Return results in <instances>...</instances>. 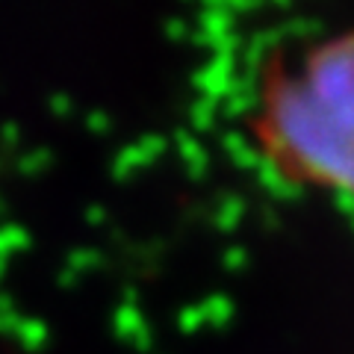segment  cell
Returning a JSON list of instances; mask_svg holds the SVG:
<instances>
[{"mask_svg": "<svg viewBox=\"0 0 354 354\" xmlns=\"http://www.w3.org/2000/svg\"><path fill=\"white\" fill-rule=\"evenodd\" d=\"M92 263H95V254H92V251H86V248L68 254V269H71V272H77V269H88Z\"/></svg>", "mask_w": 354, "mask_h": 354, "instance_id": "cell-8", "label": "cell"}, {"mask_svg": "<svg viewBox=\"0 0 354 354\" xmlns=\"http://www.w3.org/2000/svg\"><path fill=\"white\" fill-rule=\"evenodd\" d=\"M0 310H15V298L9 292H0Z\"/></svg>", "mask_w": 354, "mask_h": 354, "instance_id": "cell-10", "label": "cell"}, {"mask_svg": "<svg viewBox=\"0 0 354 354\" xmlns=\"http://www.w3.org/2000/svg\"><path fill=\"white\" fill-rule=\"evenodd\" d=\"M88 221H101V209H88Z\"/></svg>", "mask_w": 354, "mask_h": 354, "instance_id": "cell-12", "label": "cell"}, {"mask_svg": "<svg viewBox=\"0 0 354 354\" xmlns=\"http://www.w3.org/2000/svg\"><path fill=\"white\" fill-rule=\"evenodd\" d=\"M242 130L272 180L334 198L354 216V24L266 50Z\"/></svg>", "mask_w": 354, "mask_h": 354, "instance_id": "cell-1", "label": "cell"}, {"mask_svg": "<svg viewBox=\"0 0 354 354\" xmlns=\"http://www.w3.org/2000/svg\"><path fill=\"white\" fill-rule=\"evenodd\" d=\"M50 113L57 115V118H68L74 113V104H71V95H65V92H57V95H50Z\"/></svg>", "mask_w": 354, "mask_h": 354, "instance_id": "cell-6", "label": "cell"}, {"mask_svg": "<svg viewBox=\"0 0 354 354\" xmlns=\"http://www.w3.org/2000/svg\"><path fill=\"white\" fill-rule=\"evenodd\" d=\"M104 124H106L104 115H88V127H97V130H101Z\"/></svg>", "mask_w": 354, "mask_h": 354, "instance_id": "cell-11", "label": "cell"}, {"mask_svg": "<svg viewBox=\"0 0 354 354\" xmlns=\"http://www.w3.org/2000/svg\"><path fill=\"white\" fill-rule=\"evenodd\" d=\"M30 245H32V236L24 225H15V221L0 225V257L3 260H9L18 251H27Z\"/></svg>", "mask_w": 354, "mask_h": 354, "instance_id": "cell-3", "label": "cell"}, {"mask_svg": "<svg viewBox=\"0 0 354 354\" xmlns=\"http://www.w3.org/2000/svg\"><path fill=\"white\" fill-rule=\"evenodd\" d=\"M74 283H77V274L74 272H68V269L59 272V286H62V290H68V286H74Z\"/></svg>", "mask_w": 354, "mask_h": 354, "instance_id": "cell-9", "label": "cell"}, {"mask_svg": "<svg viewBox=\"0 0 354 354\" xmlns=\"http://www.w3.org/2000/svg\"><path fill=\"white\" fill-rule=\"evenodd\" d=\"M6 213V201H3V195H0V216Z\"/></svg>", "mask_w": 354, "mask_h": 354, "instance_id": "cell-14", "label": "cell"}, {"mask_svg": "<svg viewBox=\"0 0 354 354\" xmlns=\"http://www.w3.org/2000/svg\"><path fill=\"white\" fill-rule=\"evenodd\" d=\"M50 162H53V153L48 148H30L27 153H21L15 160V169L24 177H39L50 169Z\"/></svg>", "mask_w": 354, "mask_h": 354, "instance_id": "cell-4", "label": "cell"}, {"mask_svg": "<svg viewBox=\"0 0 354 354\" xmlns=\"http://www.w3.org/2000/svg\"><path fill=\"white\" fill-rule=\"evenodd\" d=\"M6 266H9V260L0 257V278H3V274H6Z\"/></svg>", "mask_w": 354, "mask_h": 354, "instance_id": "cell-13", "label": "cell"}, {"mask_svg": "<svg viewBox=\"0 0 354 354\" xmlns=\"http://www.w3.org/2000/svg\"><path fill=\"white\" fill-rule=\"evenodd\" d=\"M18 322H21L18 310H0V334H3V337H12Z\"/></svg>", "mask_w": 354, "mask_h": 354, "instance_id": "cell-7", "label": "cell"}, {"mask_svg": "<svg viewBox=\"0 0 354 354\" xmlns=\"http://www.w3.org/2000/svg\"><path fill=\"white\" fill-rule=\"evenodd\" d=\"M12 337L27 354H41L44 348H48V342H50V330H48V325H44L41 319L21 316V322H18Z\"/></svg>", "mask_w": 354, "mask_h": 354, "instance_id": "cell-2", "label": "cell"}, {"mask_svg": "<svg viewBox=\"0 0 354 354\" xmlns=\"http://www.w3.org/2000/svg\"><path fill=\"white\" fill-rule=\"evenodd\" d=\"M21 142H24V130H21L18 121H3L0 124V145H3V151H15Z\"/></svg>", "mask_w": 354, "mask_h": 354, "instance_id": "cell-5", "label": "cell"}]
</instances>
